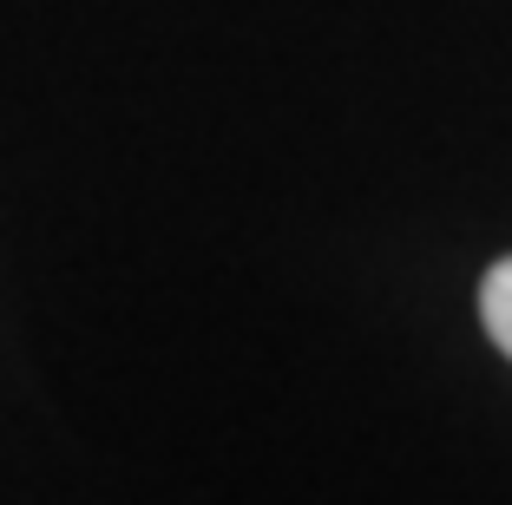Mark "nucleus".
I'll list each match as a JSON object with an SVG mask.
<instances>
[{"mask_svg": "<svg viewBox=\"0 0 512 505\" xmlns=\"http://www.w3.org/2000/svg\"><path fill=\"white\" fill-rule=\"evenodd\" d=\"M480 315H486V335L499 342V355H512V256L486 269V283H480Z\"/></svg>", "mask_w": 512, "mask_h": 505, "instance_id": "f257e3e1", "label": "nucleus"}]
</instances>
